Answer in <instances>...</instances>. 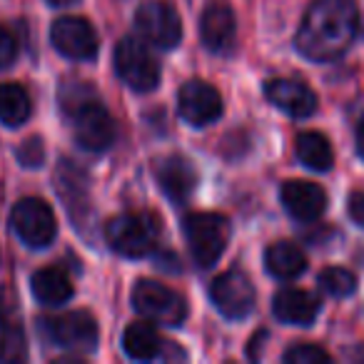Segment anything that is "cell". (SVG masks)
<instances>
[{
    "mask_svg": "<svg viewBox=\"0 0 364 364\" xmlns=\"http://www.w3.org/2000/svg\"><path fill=\"white\" fill-rule=\"evenodd\" d=\"M294 150H297V157L302 165L312 167V170H317V172L332 170V165H334L332 145H329L327 137L319 135V132H302V135L297 137Z\"/></svg>",
    "mask_w": 364,
    "mask_h": 364,
    "instance_id": "obj_22",
    "label": "cell"
},
{
    "mask_svg": "<svg viewBox=\"0 0 364 364\" xmlns=\"http://www.w3.org/2000/svg\"><path fill=\"white\" fill-rule=\"evenodd\" d=\"M43 329L53 344L68 352H92L97 347V322L90 312L82 309L43 319Z\"/></svg>",
    "mask_w": 364,
    "mask_h": 364,
    "instance_id": "obj_7",
    "label": "cell"
},
{
    "mask_svg": "<svg viewBox=\"0 0 364 364\" xmlns=\"http://www.w3.org/2000/svg\"><path fill=\"white\" fill-rule=\"evenodd\" d=\"M8 337H11V334H8V324H6V319H3V314H0V359L6 357L8 347H11V344H8Z\"/></svg>",
    "mask_w": 364,
    "mask_h": 364,
    "instance_id": "obj_28",
    "label": "cell"
},
{
    "mask_svg": "<svg viewBox=\"0 0 364 364\" xmlns=\"http://www.w3.org/2000/svg\"><path fill=\"white\" fill-rule=\"evenodd\" d=\"M264 95L274 107L292 117H309L317 110V95L312 92V87L299 80H287V77L269 80L264 85Z\"/></svg>",
    "mask_w": 364,
    "mask_h": 364,
    "instance_id": "obj_16",
    "label": "cell"
},
{
    "mask_svg": "<svg viewBox=\"0 0 364 364\" xmlns=\"http://www.w3.org/2000/svg\"><path fill=\"white\" fill-rule=\"evenodd\" d=\"M210 297L220 314L230 319H245L255 309V284L242 269H230L213 282Z\"/></svg>",
    "mask_w": 364,
    "mask_h": 364,
    "instance_id": "obj_10",
    "label": "cell"
},
{
    "mask_svg": "<svg viewBox=\"0 0 364 364\" xmlns=\"http://www.w3.org/2000/svg\"><path fill=\"white\" fill-rule=\"evenodd\" d=\"M317 284L324 294H329V297H334V299H342V297L354 294V289H357V277H354V272H349V269H344V267H327L319 272Z\"/></svg>",
    "mask_w": 364,
    "mask_h": 364,
    "instance_id": "obj_23",
    "label": "cell"
},
{
    "mask_svg": "<svg viewBox=\"0 0 364 364\" xmlns=\"http://www.w3.org/2000/svg\"><path fill=\"white\" fill-rule=\"evenodd\" d=\"M282 205L294 220L312 223L327 208V195L317 182L309 180H289L282 185Z\"/></svg>",
    "mask_w": 364,
    "mask_h": 364,
    "instance_id": "obj_15",
    "label": "cell"
},
{
    "mask_svg": "<svg viewBox=\"0 0 364 364\" xmlns=\"http://www.w3.org/2000/svg\"><path fill=\"white\" fill-rule=\"evenodd\" d=\"M359 13L354 0H314L297 31V50L314 63L342 58L354 43Z\"/></svg>",
    "mask_w": 364,
    "mask_h": 364,
    "instance_id": "obj_1",
    "label": "cell"
},
{
    "mask_svg": "<svg viewBox=\"0 0 364 364\" xmlns=\"http://www.w3.org/2000/svg\"><path fill=\"white\" fill-rule=\"evenodd\" d=\"M155 177L160 190L172 200V203H182L193 195L195 185H198V170L195 165L182 155H170L157 160Z\"/></svg>",
    "mask_w": 364,
    "mask_h": 364,
    "instance_id": "obj_14",
    "label": "cell"
},
{
    "mask_svg": "<svg viewBox=\"0 0 364 364\" xmlns=\"http://www.w3.org/2000/svg\"><path fill=\"white\" fill-rule=\"evenodd\" d=\"M180 115L195 127H205L210 122L220 120L223 115V97L210 82L205 80H190L180 87Z\"/></svg>",
    "mask_w": 364,
    "mask_h": 364,
    "instance_id": "obj_12",
    "label": "cell"
},
{
    "mask_svg": "<svg viewBox=\"0 0 364 364\" xmlns=\"http://www.w3.org/2000/svg\"><path fill=\"white\" fill-rule=\"evenodd\" d=\"M33 294H36L38 302L48 304V307H58V304H65L73 297V282L63 269L58 267H43L33 274L31 279Z\"/></svg>",
    "mask_w": 364,
    "mask_h": 364,
    "instance_id": "obj_19",
    "label": "cell"
},
{
    "mask_svg": "<svg viewBox=\"0 0 364 364\" xmlns=\"http://www.w3.org/2000/svg\"><path fill=\"white\" fill-rule=\"evenodd\" d=\"M132 304L145 319L167 327H180L188 317V302L180 292L155 279H140L132 289Z\"/></svg>",
    "mask_w": 364,
    "mask_h": 364,
    "instance_id": "obj_5",
    "label": "cell"
},
{
    "mask_svg": "<svg viewBox=\"0 0 364 364\" xmlns=\"http://www.w3.org/2000/svg\"><path fill=\"white\" fill-rule=\"evenodd\" d=\"M31 95L18 82H0V122L18 127L31 117Z\"/></svg>",
    "mask_w": 364,
    "mask_h": 364,
    "instance_id": "obj_21",
    "label": "cell"
},
{
    "mask_svg": "<svg viewBox=\"0 0 364 364\" xmlns=\"http://www.w3.org/2000/svg\"><path fill=\"white\" fill-rule=\"evenodd\" d=\"M264 267L277 279H294L307 269V257L292 242H274L264 252Z\"/></svg>",
    "mask_w": 364,
    "mask_h": 364,
    "instance_id": "obj_20",
    "label": "cell"
},
{
    "mask_svg": "<svg viewBox=\"0 0 364 364\" xmlns=\"http://www.w3.org/2000/svg\"><path fill=\"white\" fill-rule=\"evenodd\" d=\"M16 58H18L16 38H13V33L8 31V28L0 26V70H3V68H11Z\"/></svg>",
    "mask_w": 364,
    "mask_h": 364,
    "instance_id": "obj_26",
    "label": "cell"
},
{
    "mask_svg": "<svg viewBox=\"0 0 364 364\" xmlns=\"http://www.w3.org/2000/svg\"><path fill=\"white\" fill-rule=\"evenodd\" d=\"M237 23L232 8L225 0H213L200 18V41L210 53H225L232 48Z\"/></svg>",
    "mask_w": 364,
    "mask_h": 364,
    "instance_id": "obj_13",
    "label": "cell"
},
{
    "mask_svg": "<svg viewBox=\"0 0 364 364\" xmlns=\"http://www.w3.org/2000/svg\"><path fill=\"white\" fill-rule=\"evenodd\" d=\"M63 107L73 120V137L90 152H102L115 142V120L87 85H70L63 92Z\"/></svg>",
    "mask_w": 364,
    "mask_h": 364,
    "instance_id": "obj_2",
    "label": "cell"
},
{
    "mask_svg": "<svg viewBox=\"0 0 364 364\" xmlns=\"http://www.w3.org/2000/svg\"><path fill=\"white\" fill-rule=\"evenodd\" d=\"M160 237V223L150 213L117 215L105 225V240L117 255L140 259L155 250Z\"/></svg>",
    "mask_w": 364,
    "mask_h": 364,
    "instance_id": "obj_3",
    "label": "cell"
},
{
    "mask_svg": "<svg viewBox=\"0 0 364 364\" xmlns=\"http://www.w3.org/2000/svg\"><path fill=\"white\" fill-rule=\"evenodd\" d=\"M135 26L150 46L162 48V50H172L182 41L180 16L170 3H162V0H152L137 8Z\"/></svg>",
    "mask_w": 364,
    "mask_h": 364,
    "instance_id": "obj_9",
    "label": "cell"
},
{
    "mask_svg": "<svg viewBox=\"0 0 364 364\" xmlns=\"http://www.w3.org/2000/svg\"><path fill=\"white\" fill-rule=\"evenodd\" d=\"M274 317L284 324H294V327H309L319 314V299L307 289H279L274 294Z\"/></svg>",
    "mask_w": 364,
    "mask_h": 364,
    "instance_id": "obj_17",
    "label": "cell"
},
{
    "mask_svg": "<svg viewBox=\"0 0 364 364\" xmlns=\"http://www.w3.org/2000/svg\"><path fill=\"white\" fill-rule=\"evenodd\" d=\"M115 73L127 87L150 92L160 82V65L137 38H122L115 48Z\"/></svg>",
    "mask_w": 364,
    "mask_h": 364,
    "instance_id": "obj_6",
    "label": "cell"
},
{
    "mask_svg": "<svg viewBox=\"0 0 364 364\" xmlns=\"http://www.w3.org/2000/svg\"><path fill=\"white\" fill-rule=\"evenodd\" d=\"M18 160L23 167H41L46 160V147H43L41 137H28L21 147H18Z\"/></svg>",
    "mask_w": 364,
    "mask_h": 364,
    "instance_id": "obj_25",
    "label": "cell"
},
{
    "mask_svg": "<svg viewBox=\"0 0 364 364\" xmlns=\"http://www.w3.org/2000/svg\"><path fill=\"white\" fill-rule=\"evenodd\" d=\"M162 347H165V342H162L155 324H150V319L147 322L130 324L125 329V334H122V349H125L127 357L137 359V362H147V359L160 357Z\"/></svg>",
    "mask_w": 364,
    "mask_h": 364,
    "instance_id": "obj_18",
    "label": "cell"
},
{
    "mask_svg": "<svg viewBox=\"0 0 364 364\" xmlns=\"http://www.w3.org/2000/svg\"><path fill=\"white\" fill-rule=\"evenodd\" d=\"M329 354L317 344H294L292 349L284 352L287 364H329Z\"/></svg>",
    "mask_w": 364,
    "mask_h": 364,
    "instance_id": "obj_24",
    "label": "cell"
},
{
    "mask_svg": "<svg viewBox=\"0 0 364 364\" xmlns=\"http://www.w3.org/2000/svg\"><path fill=\"white\" fill-rule=\"evenodd\" d=\"M50 41L60 55L70 60H92L97 55V33L85 18H58L50 28Z\"/></svg>",
    "mask_w": 364,
    "mask_h": 364,
    "instance_id": "obj_11",
    "label": "cell"
},
{
    "mask_svg": "<svg viewBox=\"0 0 364 364\" xmlns=\"http://www.w3.org/2000/svg\"><path fill=\"white\" fill-rule=\"evenodd\" d=\"M349 215H352V220L359 225V228H364V193H352L349 195Z\"/></svg>",
    "mask_w": 364,
    "mask_h": 364,
    "instance_id": "obj_27",
    "label": "cell"
},
{
    "mask_svg": "<svg viewBox=\"0 0 364 364\" xmlns=\"http://www.w3.org/2000/svg\"><path fill=\"white\" fill-rule=\"evenodd\" d=\"M357 152H359V157L364 160V120L359 122V127H357Z\"/></svg>",
    "mask_w": 364,
    "mask_h": 364,
    "instance_id": "obj_29",
    "label": "cell"
},
{
    "mask_svg": "<svg viewBox=\"0 0 364 364\" xmlns=\"http://www.w3.org/2000/svg\"><path fill=\"white\" fill-rule=\"evenodd\" d=\"M11 223L23 245L33 250H43L55 240L58 225L50 205L38 198H26L13 208Z\"/></svg>",
    "mask_w": 364,
    "mask_h": 364,
    "instance_id": "obj_8",
    "label": "cell"
},
{
    "mask_svg": "<svg viewBox=\"0 0 364 364\" xmlns=\"http://www.w3.org/2000/svg\"><path fill=\"white\" fill-rule=\"evenodd\" d=\"M185 237H188L193 259L200 267H213L223 257L230 242V223L218 213H193L185 218Z\"/></svg>",
    "mask_w": 364,
    "mask_h": 364,
    "instance_id": "obj_4",
    "label": "cell"
},
{
    "mask_svg": "<svg viewBox=\"0 0 364 364\" xmlns=\"http://www.w3.org/2000/svg\"><path fill=\"white\" fill-rule=\"evenodd\" d=\"M50 6H55V8H68V6H75L77 0H48Z\"/></svg>",
    "mask_w": 364,
    "mask_h": 364,
    "instance_id": "obj_30",
    "label": "cell"
}]
</instances>
